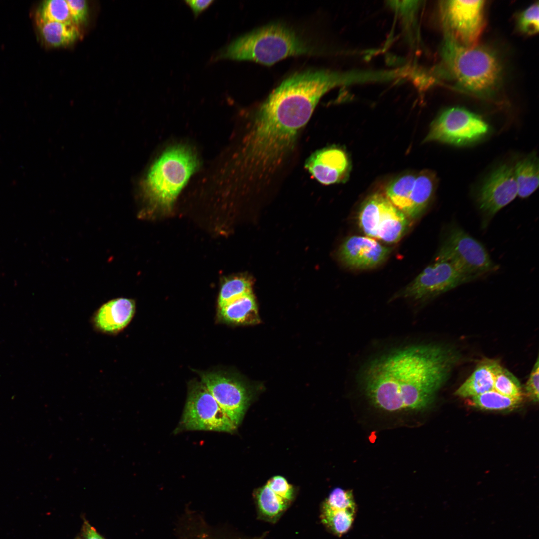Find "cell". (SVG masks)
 <instances>
[{
	"instance_id": "1",
	"label": "cell",
	"mask_w": 539,
	"mask_h": 539,
	"mask_svg": "<svg viewBox=\"0 0 539 539\" xmlns=\"http://www.w3.org/2000/svg\"><path fill=\"white\" fill-rule=\"evenodd\" d=\"M459 359L455 350L439 344L401 347L369 362L360 373V385L379 409L421 411L433 402Z\"/></svg>"
},
{
	"instance_id": "2",
	"label": "cell",
	"mask_w": 539,
	"mask_h": 539,
	"mask_svg": "<svg viewBox=\"0 0 539 539\" xmlns=\"http://www.w3.org/2000/svg\"><path fill=\"white\" fill-rule=\"evenodd\" d=\"M195 150L183 142L166 147L151 164L141 180L140 191L154 210H171L180 192L199 168Z\"/></svg>"
},
{
	"instance_id": "3",
	"label": "cell",
	"mask_w": 539,
	"mask_h": 539,
	"mask_svg": "<svg viewBox=\"0 0 539 539\" xmlns=\"http://www.w3.org/2000/svg\"><path fill=\"white\" fill-rule=\"evenodd\" d=\"M317 52L292 28L272 23L233 40L217 52L214 60H246L270 66L290 56Z\"/></svg>"
},
{
	"instance_id": "4",
	"label": "cell",
	"mask_w": 539,
	"mask_h": 539,
	"mask_svg": "<svg viewBox=\"0 0 539 539\" xmlns=\"http://www.w3.org/2000/svg\"><path fill=\"white\" fill-rule=\"evenodd\" d=\"M441 55L444 67L464 90L480 98H492L499 88L501 68L488 49L466 46L444 30Z\"/></svg>"
},
{
	"instance_id": "5",
	"label": "cell",
	"mask_w": 539,
	"mask_h": 539,
	"mask_svg": "<svg viewBox=\"0 0 539 539\" xmlns=\"http://www.w3.org/2000/svg\"><path fill=\"white\" fill-rule=\"evenodd\" d=\"M436 256L435 259L448 262L471 281L499 269L484 245L455 223L445 227Z\"/></svg>"
},
{
	"instance_id": "6",
	"label": "cell",
	"mask_w": 539,
	"mask_h": 539,
	"mask_svg": "<svg viewBox=\"0 0 539 539\" xmlns=\"http://www.w3.org/2000/svg\"><path fill=\"white\" fill-rule=\"evenodd\" d=\"M237 427L202 382L190 384L182 417L175 432L203 430L232 433Z\"/></svg>"
},
{
	"instance_id": "7",
	"label": "cell",
	"mask_w": 539,
	"mask_h": 539,
	"mask_svg": "<svg viewBox=\"0 0 539 539\" xmlns=\"http://www.w3.org/2000/svg\"><path fill=\"white\" fill-rule=\"evenodd\" d=\"M488 124L479 115L461 107L444 110L432 122L424 142L454 146L474 144L490 132Z\"/></svg>"
},
{
	"instance_id": "8",
	"label": "cell",
	"mask_w": 539,
	"mask_h": 539,
	"mask_svg": "<svg viewBox=\"0 0 539 539\" xmlns=\"http://www.w3.org/2000/svg\"><path fill=\"white\" fill-rule=\"evenodd\" d=\"M358 220L367 236L387 243L398 241L408 225L407 216L381 193L373 194L363 202Z\"/></svg>"
},
{
	"instance_id": "9",
	"label": "cell",
	"mask_w": 539,
	"mask_h": 539,
	"mask_svg": "<svg viewBox=\"0 0 539 539\" xmlns=\"http://www.w3.org/2000/svg\"><path fill=\"white\" fill-rule=\"evenodd\" d=\"M444 30L466 46H476L484 25V0H446L440 4Z\"/></svg>"
},
{
	"instance_id": "10",
	"label": "cell",
	"mask_w": 539,
	"mask_h": 539,
	"mask_svg": "<svg viewBox=\"0 0 539 539\" xmlns=\"http://www.w3.org/2000/svg\"><path fill=\"white\" fill-rule=\"evenodd\" d=\"M471 281L448 262L435 259L398 295L409 299L423 300Z\"/></svg>"
},
{
	"instance_id": "11",
	"label": "cell",
	"mask_w": 539,
	"mask_h": 539,
	"mask_svg": "<svg viewBox=\"0 0 539 539\" xmlns=\"http://www.w3.org/2000/svg\"><path fill=\"white\" fill-rule=\"evenodd\" d=\"M201 382L238 427L251 400V394L246 384L234 376L219 372L202 374Z\"/></svg>"
},
{
	"instance_id": "12",
	"label": "cell",
	"mask_w": 539,
	"mask_h": 539,
	"mask_svg": "<svg viewBox=\"0 0 539 539\" xmlns=\"http://www.w3.org/2000/svg\"><path fill=\"white\" fill-rule=\"evenodd\" d=\"M518 196L514 165L504 164L488 177L479 189L476 203L487 225L492 217Z\"/></svg>"
},
{
	"instance_id": "13",
	"label": "cell",
	"mask_w": 539,
	"mask_h": 539,
	"mask_svg": "<svg viewBox=\"0 0 539 539\" xmlns=\"http://www.w3.org/2000/svg\"><path fill=\"white\" fill-rule=\"evenodd\" d=\"M305 168L320 183L328 185L345 182L351 167L343 148L331 145L312 153L305 162Z\"/></svg>"
},
{
	"instance_id": "14",
	"label": "cell",
	"mask_w": 539,
	"mask_h": 539,
	"mask_svg": "<svg viewBox=\"0 0 539 539\" xmlns=\"http://www.w3.org/2000/svg\"><path fill=\"white\" fill-rule=\"evenodd\" d=\"M357 510L352 491L337 487L323 503L321 520L330 531L340 537L351 529Z\"/></svg>"
},
{
	"instance_id": "15",
	"label": "cell",
	"mask_w": 539,
	"mask_h": 539,
	"mask_svg": "<svg viewBox=\"0 0 539 539\" xmlns=\"http://www.w3.org/2000/svg\"><path fill=\"white\" fill-rule=\"evenodd\" d=\"M389 253V248L372 238L353 236L343 243L339 256L347 266L364 270L375 267L383 263Z\"/></svg>"
},
{
	"instance_id": "16",
	"label": "cell",
	"mask_w": 539,
	"mask_h": 539,
	"mask_svg": "<svg viewBox=\"0 0 539 539\" xmlns=\"http://www.w3.org/2000/svg\"><path fill=\"white\" fill-rule=\"evenodd\" d=\"M135 312V303L133 300L116 298L105 303L97 310L93 316V322L100 332L116 334L127 327Z\"/></svg>"
},
{
	"instance_id": "17",
	"label": "cell",
	"mask_w": 539,
	"mask_h": 539,
	"mask_svg": "<svg viewBox=\"0 0 539 539\" xmlns=\"http://www.w3.org/2000/svg\"><path fill=\"white\" fill-rule=\"evenodd\" d=\"M501 366L498 360L488 358L482 360L456 390L455 395L471 398L494 389L495 375Z\"/></svg>"
},
{
	"instance_id": "18",
	"label": "cell",
	"mask_w": 539,
	"mask_h": 539,
	"mask_svg": "<svg viewBox=\"0 0 539 539\" xmlns=\"http://www.w3.org/2000/svg\"><path fill=\"white\" fill-rule=\"evenodd\" d=\"M437 181L436 174L430 170H423L417 173L405 214L407 217L416 218L425 212L434 197Z\"/></svg>"
},
{
	"instance_id": "19",
	"label": "cell",
	"mask_w": 539,
	"mask_h": 539,
	"mask_svg": "<svg viewBox=\"0 0 539 539\" xmlns=\"http://www.w3.org/2000/svg\"><path fill=\"white\" fill-rule=\"evenodd\" d=\"M221 319L235 324L253 325L260 322L252 292L243 295L219 308Z\"/></svg>"
},
{
	"instance_id": "20",
	"label": "cell",
	"mask_w": 539,
	"mask_h": 539,
	"mask_svg": "<svg viewBox=\"0 0 539 539\" xmlns=\"http://www.w3.org/2000/svg\"><path fill=\"white\" fill-rule=\"evenodd\" d=\"M514 169L518 196L521 198L528 197L539 186V160L536 153L533 152L518 160Z\"/></svg>"
},
{
	"instance_id": "21",
	"label": "cell",
	"mask_w": 539,
	"mask_h": 539,
	"mask_svg": "<svg viewBox=\"0 0 539 539\" xmlns=\"http://www.w3.org/2000/svg\"><path fill=\"white\" fill-rule=\"evenodd\" d=\"M37 23L43 40L53 47L68 46L81 36L79 26L72 21L37 22Z\"/></svg>"
},
{
	"instance_id": "22",
	"label": "cell",
	"mask_w": 539,
	"mask_h": 539,
	"mask_svg": "<svg viewBox=\"0 0 539 539\" xmlns=\"http://www.w3.org/2000/svg\"><path fill=\"white\" fill-rule=\"evenodd\" d=\"M256 499L260 515L272 522L280 517L291 502L276 494L267 484L257 491Z\"/></svg>"
},
{
	"instance_id": "23",
	"label": "cell",
	"mask_w": 539,
	"mask_h": 539,
	"mask_svg": "<svg viewBox=\"0 0 539 539\" xmlns=\"http://www.w3.org/2000/svg\"><path fill=\"white\" fill-rule=\"evenodd\" d=\"M417 173H407L393 180L386 188L385 196L405 215L407 211Z\"/></svg>"
},
{
	"instance_id": "24",
	"label": "cell",
	"mask_w": 539,
	"mask_h": 539,
	"mask_svg": "<svg viewBox=\"0 0 539 539\" xmlns=\"http://www.w3.org/2000/svg\"><path fill=\"white\" fill-rule=\"evenodd\" d=\"M523 398L504 395L493 389L471 398V405L482 410L502 411L518 406Z\"/></svg>"
},
{
	"instance_id": "25",
	"label": "cell",
	"mask_w": 539,
	"mask_h": 539,
	"mask_svg": "<svg viewBox=\"0 0 539 539\" xmlns=\"http://www.w3.org/2000/svg\"><path fill=\"white\" fill-rule=\"evenodd\" d=\"M252 292L250 279L244 276H234L223 283L218 298V308L247 293Z\"/></svg>"
},
{
	"instance_id": "26",
	"label": "cell",
	"mask_w": 539,
	"mask_h": 539,
	"mask_svg": "<svg viewBox=\"0 0 539 539\" xmlns=\"http://www.w3.org/2000/svg\"><path fill=\"white\" fill-rule=\"evenodd\" d=\"M68 21H72L68 3L65 0H46L38 12L37 22Z\"/></svg>"
},
{
	"instance_id": "27",
	"label": "cell",
	"mask_w": 539,
	"mask_h": 539,
	"mask_svg": "<svg viewBox=\"0 0 539 539\" xmlns=\"http://www.w3.org/2000/svg\"><path fill=\"white\" fill-rule=\"evenodd\" d=\"M494 390L507 396L523 398L522 387L518 379L502 366L495 375Z\"/></svg>"
},
{
	"instance_id": "28",
	"label": "cell",
	"mask_w": 539,
	"mask_h": 539,
	"mask_svg": "<svg viewBox=\"0 0 539 539\" xmlns=\"http://www.w3.org/2000/svg\"><path fill=\"white\" fill-rule=\"evenodd\" d=\"M517 24L520 31L525 34L532 35L538 32V2L532 4L520 14Z\"/></svg>"
},
{
	"instance_id": "29",
	"label": "cell",
	"mask_w": 539,
	"mask_h": 539,
	"mask_svg": "<svg viewBox=\"0 0 539 539\" xmlns=\"http://www.w3.org/2000/svg\"><path fill=\"white\" fill-rule=\"evenodd\" d=\"M72 22L80 27L87 21L89 14L88 4L84 0H67Z\"/></svg>"
},
{
	"instance_id": "30",
	"label": "cell",
	"mask_w": 539,
	"mask_h": 539,
	"mask_svg": "<svg viewBox=\"0 0 539 539\" xmlns=\"http://www.w3.org/2000/svg\"><path fill=\"white\" fill-rule=\"evenodd\" d=\"M539 364L538 356L524 387L526 396L531 401L535 403H538L539 401Z\"/></svg>"
},
{
	"instance_id": "31",
	"label": "cell",
	"mask_w": 539,
	"mask_h": 539,
	"mask_svg": "<svg viewBox=\"0 0 539 539\" xmlns=\"http://www.w3.org/2000/svg\"><path fill=\"white\" fill-rule=\"evenodd\" d=\"M274 492L290 502L293 498V489L286 479L281 476H276L266 484Z\"/></svg>"
},
{
	"instance_id": "32",
	"label": "cell",
	"mask_w": 539,
	"mask_h": 539,
	"mask_svg": "<svg viewBox=\"0 0 539 539\" xmlns=\"http://www.w3.org/2000/svg\"><path fill=\"white\" fill-rule=\"evenodd\" d=\"M214 1L213 0H186L184 1L190 8L195 17L208 8Z\"/></svg>"
},
{
	"instance_id": "33",
	"label": "cell",
	"mask_w": 539,
	"mask_h": 539,
	"mask_svg": "<svg viewBox=\"0 0 539 539\" xmlns=\"http://www.w3.org/2000/svg\"><path fill=\"white\" fill-rule=\"evenodd\" d=\"M83 539H105L91 526L85 521L83 528Z\"/></svg>"
},
{
	"instance_id": "34",
	"label": "cell",
	"mask_w": 539,
	"mask_h": 539,
	"mask_svg": "<svg viewBox=\"0 0 539 539\" xmlns=\"http://www.w3.org/2000/svg\"><path fill=\"white\" fill-rule=\"evenodd\" d=\"M80 539V538H77V539Z\"/></svg>"
}]
</instances>
